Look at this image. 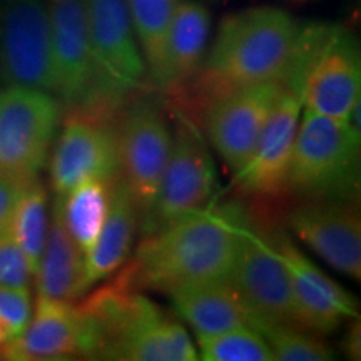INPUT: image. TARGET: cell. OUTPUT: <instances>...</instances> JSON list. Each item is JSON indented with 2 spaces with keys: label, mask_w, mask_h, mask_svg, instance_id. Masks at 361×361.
Segmentation results:
<instances>
[{
  "label": "cell",
  "mask_w": 361,
  "mask_h": 361,
  "mask_svg": "<svg viewBox=\"0 0 361 361\" xmlns=\"http://www.w3.org/2000/svg\"><path fill=\"white\" fill-rule=\"evenodd\" d=\"M119 176L117 130L94 117H71L64 124L51 161L56 196H64L85 180L114 183Z\"/></svg>",
  "instance_id": "9a60e30c"
},
{
  "label": "cell",
  "mask_w": 361,
  "mask_h": 361,
  "mask_svg": "<svg viewBox=\"0 0 361 361\" xmlns=\"http://www.w3.org/2000/svg\"><path fill=\"white\" fill-rule=\"evenodd\" d=\"M32 316L29 288L0 284V348L17 340Z\"/></svg>",
  "instance_id": "83f0119b"
},
{
  "label": "cell",
  "mask_w": 361,
  "mask_h": 361,
  "mask_svg": "<svg viewBox=\"0 0 361 361\" xmlns=\"http://www.w3.org/2000/svg\"><path fill=\"white\" fill-rule=\"evenodd\" d=\"M283 82L300 90L305 109L348 123L361 101L358 40L341 25H303Z\"/></svg>",
  "instance_id": "277c9868"
},
{
  "label": "cell",
  "mask_w": 361,
  "mask_h": 361,
  "mask_svg": "<svg viewBox=\"0 0 361 361\" xmlns=\"http://www.w3.org/2000/svg\"><path fill=\"white\" fill-rule=\"evenodd\" d=\"M250 324L263 336L274 361H328L335 358L326 343L295 324L256 318H250Z\"/></svg>",
  "instance_id": "484cf974"
},
{
  "label": "cell",
  "mask_w": 361,
  "mask_h": 361,
  "mask_svg": "<svg viewBox=\"0 0 361 361\" xmlns=\"http://www.w3.org/2000/svg\"><path fill=\"white\" fill-rule=\"evenodd\" d=\"M147 74L156 87L164 80L166 37L179 0H126Z\"/></svg>",
  "instance_id": "cb8c5ba5"
},
{
  "label": "cell",
  "mask_w": 361,
  "mask_h": 361,
  "mask_svg": "<svg viewBox=\"0 0 361 361\" xmlns=\"http://www.w3.org/2000/svg\"><path fill=\"white\" fill-rule=\"evenodd\" d=\"M196 338L197 358L204 361H273L263 336L251 324Z\"/></svg>",
  "instance_id": "4316f807"
},
{
  "label": "cell",
  "mask_w": 361,
  "mask_h": 361,
  "mask_svg": "<svg viewBox=\"0 0 361 361\" xmlns=\"http://www.w3.org/2000/svg\"><path fill=\"white\" fill-rule=\"evenodd\" d=\"M32 271L27 263L11 231L0 234V284L17 288H29L32 281Z\"/></svg>",
  "instance_id": "f1b7e54d"
},
{
  "label": "cell",
  "mask_w": 361,
  "mask_h": 361,
  "mask_svg": "<svg viewBox=\"0 0 361 361\" xmlns=\"http://www.w3.org/2000/svg\"><path fill=\"white\" fill-rule=\"evenodd\" d=\"M228 281L250 318L293 324L290 274L278 247L243 223L239 247Z\"/></svg>",
  "instance_id": "5bb4252c"
},
{
  "label": "cell",
  "mask_w": 361,
  "mask_h": 361,
  "mask_svg": "<svg viewBox=\"0 0 361 361\" xmlns=\"http://www.w3.org/2000/svg\"><path fill=\"white\" fill-rule=\"evenodd\" d=\"M301 243L345 276L361 278V219L353 201L303 200L288 214Z\"/></svg>",
  "instance_id": "2e32d148"
},
{
  "label": "cell",
  "mask_w": 361,
  "mask_h": 361,
  "mask_svg": "<svg viewBox=\"0 0 361 361\" xmlns=\"http://www.w3.org/2000/svg\"><path fill=\"white\" fill-rule=\"evenodd\" d=\"M121 178L137 204L139 219L147 213L168 164L173 133L162 109L154 101L130 104L117 129Z\"/></svg>",
  "instance_id": "7c38bea8"
},
{
  "label": "cell",
  "mask_w": 361,
  "mask_h": 361,
  "mask_svg": "<svg viewBox=\"0 0 361 361\" xmlns=\"http://www.w3.org/2000/svg\"><path fill=\"white\" fill-rule=\"evenodd\" d=\"M139 226V211L124 179L117 178L111 188L106 223L96 245L84 256L85 290L109 278L128 259Z\"/></svg>",
  "instance_id": "d6986e66"
},
{
  "label": "cell",
  "mask_w": 361,
  "mask_h": 361,
  "mask_svg": "<svg viewBox=\"0 0 361 361\" xmlns=\"http://www.w3.org/2000/svg\"><path fill=\"white\" fill-rule=\"evenodd\" d=\"M51 19L54 96L71 109L99 119L107 114L101 75L89 35L87 0H49Z\"/></svg>",
  "instance_id": "8992f818"
},
{
  "label": "cell",
  "mask_w": 361,
  "mask_h": 361,
  "mask_svg": "<svg viewBox=\"0 0 361 361\" xmlns=\"http://www.w3.org/2000/svg\"><path fill=\"white\" fill-rule=\"evenodd\" d=\"M89 35L109 111L139 89L147 75L126 0H87Z\"/></svg>",
  "instance_id": "9c48e42d"
},
{
  "label": "cell",
  "mask_w": 361,
  "mask_h": 361,
  "mask_svg": "<svg viewBox=\"0 0 361 361\" xmlns=\"http://www.w3.org/2000/svg\"><path fill=\"white\" fill-rule=\"evenodd\" d=\"M173 306L197 335H216L250 324V313L228 279L169 293Z\"/></svg>",
  "instance_id": "7402d4cb"
},
{
  "label": "cell",
  "mask_w": 361,
  "mask_h": 361,
  "mask_svg": "<svg viewBox=\"0 0 361 361\" xmlns=\"http://www.w3.org/2000/svg\"><path fill=\"white\" fill-rule=\"evenodd\" d=\"M291 284L293 324L305 331L328 335L346 319L358 316L356 298L311 263L288 239L276 245Z\"/></svg>",
  "instance_id": "e0dca14e"
},
{
  "label": "cell",
  "mask_w": 361,
  "mask_h": 361,
  "mask_svg": "<svg viewBox=\"0 0 361 361\" xmlns=\"http://www.w3.org/2000/svg\"><path fill=\"white\" fill-rule=\"evenodd\" d=\"M301 111V92L286 87L274 111L271 112L250 161L236 173V180L243 191L258 196H278L286 191L288 171Z\"/></svg>",
  "instance_id": "ac0fdd59"
},
{
  "label": "cell",
  "mask_w": 361,
  "mask_h": 361,
  "mask_svg": "<svg viewBox=\"0 0 361 361\" xmlns=\"http://www.w3.org/2000/svg\"><path fill=\"white\" fill-rule=\"evenodd\" d=\"M59 101L39 89L8 85L0 90V176L34 180L56 135Z\"/></svg>",
  "instance_id": "52a82bcc"
},
{
  "label": "cell",
  "mask_w": 361,
  "mask_h": 361,
  "mask_svg": "<svg viewBox=\"0 0 361 361\" xmlns=\"http://www.w3.org/2000/svg\"><path fill=\"white\" fill-rule=\"evenodd\" d=\"M286 191L301 200L356 201L360 196V130L303 107Z\"/></svg>",
  "instance_id": "5b68a950"
},
{
  "label": "cell",
  "mask_w": 361,
  "mask_h": 361,
  "mask_svg": "<svg viewBox=\"0 0 361 361\" xmlns=\"http://www.w3.org/2000/svg\"><path fill=\"white\" fill-rule=\"evenodd\" d=\"M0 61L8 85L56 90L49 6L44 0H7L0 20Z\"/></svg>",
  "instance_id": "8fae6325"
},
{
  "label": "cell",
  "mask_w": 361,
  "mask_h": 361,
  "mask_svg": "<svg viewBox=\"0 0 361 361\" xmlns=\"http://www.w3.org/2000/svg\"><path fill=\"white\" fill-rule=\"evenodd\" d=\"M211 16L206 6L179 0L166 37L162 90L179 89L200 71L206 56Z\"/></svg>",
  "instance_id": "ffe728a7"
},
{
  "label": "cell",
  "mask_w": 361,
  "mask_h": 361,
  "mask_svg": "<svg viewBox=\"0 0 361 361\" xmlns=\"http://www.w3.org/2000/svg\"><path fill=\"white\" fill-rule=\"evenodd\" d=\"M284 90L286 84L274 80L211 96L206 111V135L233 171L238 173L247 164Z\"/></svg>",
  "instance_id": "30bf717a"
},
{
  "label": "cell",
  "mask_w": 361,
  "mask_h": 361,
  "mask_svg": "<svg viewBox=\"0 0 361 361\" xmlns=\"http://www.w3.org/2000/svg\"><path fill=\"white\" fill-rule=\"evenodd\" d=\"M0 360H2V353H0Z\"/></svg>",
  "instance_id": "4dcf8cb0"
},
{
  "label": "cell",
  "mask_w": 361,
  "mask_h": 361,
  "mask_svg": "<svg viewBox=\"0 0 361 361\" xmlns=\"http://www.w3.org/2000/svg\"><path fill=\"white\" fill-rule=\"evenodd\" d=\"M245 218L234 207L197 211L144 236L119 279L166 295L229 278Z\"/></svg>",
  "instance_id": "6da1fadb"
},
{
  "label": "cell",
  "mask_w": 361,
  "mask_h": 361,
  "mask_svg": "<svg viewBox=\"0 0 361 361\" xmlns=\"http://www.w3.org/2000/svg\"><path fill=\"white\" fill-rule=\"evenodd\" d=\"M112 183L85 180L64 196H57L59 209L67 231L85 256L96 245L106 223Z\"/></svg>",
  "instance_id": "603a6c76"
},
{
  "label": "cell",
  "mask_w": 361,
  "mask_h": 361,
  "mask_svg": "<svg viewBox=\"0 0 361 361\" xmlns=\"http://www.w3.org/2000/svg\"><path fill=\"white\" fill-rule=\"evenodd\" d=\"M34 279L39 296L51 300L74 303L87 291L84 283V255L67 231L57 200Z\"/></svg>",
  "instance_id": "44dd1931"
},
{
  "label": "cell",
  "mask_w": 361,
  "mask_h": 361,
  "mask_svg": "<svg viewBox=\"0 0 361 361\" xmlns=\"http://www.w3.org/2000/svg\"><path fill=\"white\" fill-rule=\"evenodd\" d=\"M8 231L25 255L32 276H35L49 231L47 194L37 179L27 184L24 192L20 194Z\"/></svg>",
  "instance_id": "d4e9b609"
},
{
  "label": "cell",
  "mask_w": 361,
  "mask_h": 361,
  "mask_svg": "<svg viewBox=\"0 0 361 361\" xmlns=\"http://www.w3.org/2000/svg\"><path fill=\"white\" fill-rule=\"evenodd\" d=\"M97 329L80 305L37 296L24 333L0 348L2 360L47 361L74 356L96 358Z\"/></svg>",
  "instance_id": "4fadbf2b"
},
{
  "label": "cell",
  "mask_w": 361,
  "mask_h": 361,
  "mask_svg": "<svg viewBox=\"0 0 361 361\" xmlns=\"http://www.w3.org/2000/svg\"><path fill=\"white\" fill-rule=\"evenodd\" d=\"M303 25L290 12L256 7L221 22L202 67L211 96L234 87L283 80Z\"/></svg>",
  "instance_id": "7a4b0ae2"
},
{
  "label": "cell",
  "mask_w": 361,
  "mask_h": 361,
  "mask_svg": "<svg viewBox=\"0 0 361 361\" xmlns=\"http://www.w3.org/2000/svg\"><path fill=\"white\" fill-rule=\"evenodd\" d=\"M97 329L96 358L124 361H194L186 328L146 296L117 279L80 305Z\"/></svg>",
  "instance_id": "3957f363"
},
{
  "label": "cell",
  "mask_w": 361,
  "mask_h": 361,
  "mask_svg": "<svg viewBox=\"0 0 361 361\" xmlns=\"http://www.w3.org/2000/svg\"><path fill=\"white\" fill-rule=\"evenodd\" d=\"M216 188V166L204 139L189 123L179 124L154 201L139 219L142 234L149 236L183 216L206 209Z\"/></svg>",
  "instance_id": "ba28073f"
},
{
  "label": "cell",
  "mask_w": 361,
  "mask_h": 361,
  "mask_svg": "<svg viewBox=\"0 0 361 361\" xmlns=\"http://www.w3.org/2000/svg\"><path fill=\"white\" fill-rule=\"evenodd\" d=\"M32 183V180H29ZM27 180H19L7 176H0V234L6 233L11 226V219L20 194L24 192Z\"/></svg>",
  "instance_id": "f546056e"
}]
</instances>
